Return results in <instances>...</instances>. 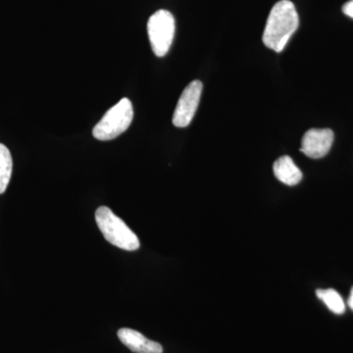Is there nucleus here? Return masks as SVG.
Listing matches in <instances>:
<instances>
[{
  "instance_id": "obj_1",
  "label": "nucleus",
  "mask_w": 353,
  "mask_h": 353,
  "mask_svg": "<svg viewBox=\"0 0 353 353\" xmlns=\"http://www.w3.org/2000/svg\"><path fill=\"white\" fill-rule=\"evenodd\" d=\"M299 25L296 6L290 0H281L272 8L267 19L262 41L265 46L281 52Z\"/></svg>"
},
{
  "instance_id": "obj_2",
  "label": "nucleus",
  "mask_w": 353,
  "mask_h": 353,
  "mask_svg": "<svg viewBox=\"0 0 353 353\" xmlns=\"http://www.w3.org/2000/svg\"><path fill=\"white\" fill-rule=\"evenodd\" d=\"M95 221L109 243L128 252L139 250L141 243L137 234L110 208L101 206L97 209Z\"/></svg>"
},
{
  "instance_id": "obj_3",
  "label": "nucleus",
  "mask_w": 353,
  "mask_h": 353,
  "mask_svg": "<svg viewBox=\"0 0 353 353\" xmlns=\"http://www.w3.org/2000/svg\"><path fill=\"white\" fill-rule=\"evenodd\" d=\"M134 119L132 102L122 99L104 114L92 130V136L99 141H112L126 132Z\"/></svg>"
},
{
  "instance_id": "obj_4",
  "label": "nucleus",
  "mask_w": 353,
  "mask_h": 353,
  "mask_svg": "<svg viewBox=\"0 0 353 353\" xmlns=\"http://www.w3.org/2000/svg\"><path fill=\"white\" fill-rule=\"evenodd\" d=\"M148 34L154 54L164 57L170 50L175 36V19L167 10H158L148 22Z\"/></svg>"
},
{
  "instance_id": "obj_5",
  "label": "nucleus",
  "mask_w": 353,
  "mask_h": 353,
  "mask_svg": "<svg viewBox=\"0 0 353 353\" xmlns=\"http://www.w3.org/2000/svg\"><path fill=\"white\" fill-rule=\"evenodd\" d=\"M202 88L203 85L201 81L196 80L183 90L173 115V124L176 127H188L194 119L201 101Z\"/></svg>"
},
{
  "instance_id": "obj_6",
  "label": "nucleus",
  "mask_w": 353,
  "mask_h": 353,
  "mask_svg": "<svg viewBox=\"0 0 353 353\" xmlns=\"http://www.w3.org/2000/svg\"><path fill=\"white\" fill-rule=\"evenodd\" d=\"M334 141V132L330 129H311L304 134L301 152L306 157L319 159L326 157Z\"/></svg>"
},
{
  "instance_id": "obj_7",
  "label": "nucleus",
  "mask_w": 353,
  "mask_h": 353,
  "mask_svg": "<svg viewBox=\"0 0 353 353\" xmlns=\"http://www.w3.org/2000/svg\"><path fill=\"white\" fill-rule=\"evenodd\" d=\"M118 338L134 353H162L163 347L157 341L148 340L136 330L122 328L118 331Z\"/></svg>"
},
{
  "instance_id": "obj_8",
  "label": "nucleus",
  "mask_w": 353,
  "mask_h": 353,
  "mask_svg": "<svg viewBox=\"0 0 353 353\" xmlns=\"http://www.w3.org/2000/svg\"><path fill=\"white\" fill-rule=\"evenodd\" d=\"M274 175L285 185H296L303 179V173L290 157H281L273 165Z\"/></svg>"
},
{
  "instance_id": "obj_9",
  "label": "nucleus",
  "mask_w": 353,
  "mask_h": 353,
  "mask_svg": "<svg viewBox=\"0 0 353 353\" xmlns=\"http://www.w3.org/2000/svg\"><path fill=\"white\" fill-rule=\"evenodd\" d=\"M13 161L6 145L0 143V194H4L12 175Z\"/></svg>"
},
{
  "instance_id": "obj_10",
  "label": "nucleus",
  "mask_w": 353,
  "mask_h": 353,
  "mask_svg": "<svg viewBox=\"0 0 353 353\" xmlns=\"http://www.w3.org/2000/svg\"><path fill=\"white\" fill-rule=\"evenodd\" d=\"M318 299H321L323 303L326 304L327 307L336 313V314H343L345 310V303H343V297L336 290L333 289L328 290H317L316 292Z\"/></svg>"
},
{
  "instance_id": "obj_11",
  "label": "nucleus",
  "mask_w": 353,
  "mask_h": 353,
  "mask_svg": "<svg viewBox=\"0 0 353 353\" xmlns=\"http://www.w3.org/2000/svg\"><path fill=\"white\" fill-rule=\"evenodd\" d=\"M343 12L353 19V0H350L343 6Z\"/></svg>"
},
{
  "instance_id": "obj_12",
  "label": "nucleus",
  "mask_w": 353,
  "mask_h": 353,
  "mask_svg": "<svg viewBox=\"0 0 353 353\" xmlns=\"http://www.w3.org/2000/svg\"><path fill=\"white\" fill-rule=\"evenodd\" d=\"M348 306L353 310V288L352 289V292H350V299H348Z\"/></svg>"
}]
</instances>
